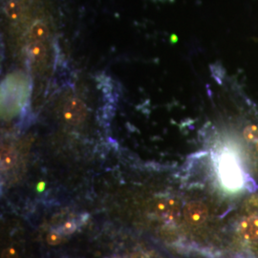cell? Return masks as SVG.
<instances>
[{
	"mask_svg": "<svg viewBox=\"0 0 258 258\" xmlns=\"http://www.w3.org/2000/svg\"><path fill=\"white\" fill-rule=\"evenodd\" d=\"M28 83L25 76L16 73L8 76L2 83V114L11 116L16 113L27 98Z\"/></svg>",
	"mask_w": 258,
	"mask_h": 258,
	"instance_id": "obj_1",
	"label": "cell"
},
{
	"mask_svg": "<svg viewBox=\"0 0 258 258\" xmlns=\"http://www.w3.org/2000/svg\"><path fill=\"white\" fill-rule=\"evenodd\" d=\"M87 108L86 105L78 98H72L65 103L63 108L64 120L73 125L82 123L86 119Z\"/></svg>",
	"mask_w": 258,
	"mask_h": 258,
	"instance_id": "obj_2",
	"label": "cell"
},
{
	"mask_svg": "<svg viewBox=\"0 0 258 258\" xmlns=\"http://www.w3.org/2000/svg\"><path fill=\"white\" fill-rule=\"evenodd\" d=\"M184 219L192 226H199L206 222L209 217V210L207 206L199 201H192L184 206Z\"/></svg>",
	"mask_w": 258,
	"mask_h": 258,
	"instance_id": "obj_3",
	"label": "cell"
},
{
	"mask_svg": "<svg viewBox=\"0 0 258 258\" xmlns=\"http://www.w3.org/2000/svg\"><path fill=\"white\" fill-rule=\"evenodd\" d=\"M220 174L224 184L230 188H234L240 185L239 167L229 156L222 159L220 164Z\"/></svg>",
	"mask_w": 258,
	"mask_h": 258,
	"instance_id": "obj_4",
	"label": "cell"
},
{
	"mask_svg": "<svg viewBox=\"0 0 258 258\" xmlns=\"http://www.w3.org/2000/svg\"><path fill=\"white\" fill-rule=\"evenodd\" d=\"M238 231L244 239L258 240V216H249L243 219L239 223Z\"/></svg>",
	"mask_w": 258,
	"mask_h": 258,
	"instance_id": "obj_5",
	"label": "cell"
},
{
	"mask_svg": "<svg viewBox=\"0 0 258 258\" xmlns=\"http://www.w3.org/2000/svg\"><path fill=\"white\" fill-rule=\"evenodd\" d=\"M49 28L47 27L46 24L39 21L35 23L31 28L29 32V39L32 43L41 42L49 37Z\"/></svg>",
	"mask_w": 258,
	"mask_h": 258,
	"instance_id": "obj_6",
	"label": "cell"
},
{
	"mask_svg": "<svg viewBox=\"0 0 258 258\" xmlns=\"http://www.w3.org/2000/svg\"><path fill=\"white\" fill-rule=\"evenodd\" d=\"M17 154L15 149L10 146H3L1 148V169L9 170L16 165Z\"/></svg>",
	"mask_w": 258,
	"mask_h": 258,
	"instance_id": "obj_7",
	"label": "cell"
},
{
	"mask_svg": "<svg viewBox=\"0 0 258 258\" xmlns=\"http://www.w3.org/2000/svg\"><path fill=\"white\" fill-rule=\"evenodd\" d=\"M21 6L18 1L11 0L5 7V13L11 19H16L21 15Z\"/></svg>",
	"mask_w": 258,
	"mask_h": 258,
	"instance_id": "obj_8",
	"label": "cell"
},
{
	"mask_svg": "<svg viewBox=\"0 0 258 258\" xmlns=\"http://www.w3.org/2000/svg\"><path fill=\"white\" fill-rule=\"evenodd\" d=\"M243 137L249 143H256L258 141V126L249 124L243 131Z\"/></svg>",
	"mask_w": 258,
	"mask_h": 258,
	"instance_id": "obj_9",
	"label": "cell"
},
{
	"mask_svg": "<svg viewBox=\"0 0 258 258\" xmlns=\"http://www.w3.org/2000/svg\"><path fill=\"white\" fill-rule=\"evenodd\" d=\"M45 53H46L45 48L43 46V44H41V42H36L31 44L30 55L34 59L36 60L41 59L45 55Z\"/></svg>",
	"mask_w": 258,
	"mask_h": 258,
	"instance_id": "obj_10",
	"label": "cell"
},
{
	"mask_svg": "<svg viewBox=\"0 0 258 258\" xmlns=\"http://www.w3.org/2000/svg\"><path fill=\"white\" fill-rule=\"evenodd\" d=\"M78 229V222L75 220H70V221L65 222L64 224L56 231H58L60 234H71Z\"/></svg>",
	"mask_w": 258,
	"mask_h": 258,
	"instance_id": "obj_11",
	"label": "cell"
},
{
	"mask_svg": "<svg viewBox=\"0 0 258 258\" xmlns=\"http://www.w3.org/2000/svg\"><path fill=\"white\" fill-rule=\"evenodd\" d=\"M46 240L48 244H50L52 246H55V245H58L61 243L62 236L58 231H53L47 234Z\"/></svg>",
	"mask_w": 258,
	"mask_h": 258,
	"instance_id": "obj_12",
	"label": "cell"
},
{
	"mask_svg": "<svg viewBox=\"0 0 258 258\" xmlns=\"http://www.w3.org/2000/svg\"><path fill=\"white\" fill-rule=\"evenodd\" d=\"M2 258H19V254L14 248H7L3 250Z\"/></svg>",
	"mask_w": 258,
	"mask_h": 258,
	"instance_id": "obj_13",
	"label": "cell"
},
{
	"mask_svg": "<svg viewBox=\"0 0 258 258\" xmlns=\"http://www.w3.org/2000/svg\"><path fill=\"white\" fill-rule=\"evenodd\" d=\"M255 148H256V150L258 151V141L255 143Z\"/></svg>",
	"mask_w": 258,
	"mask_h": 258,
	"instance_id": "obj_14",
	"label": "cell"
}]
</instances>
